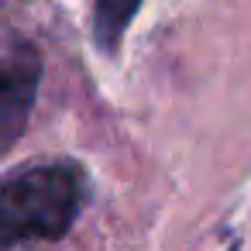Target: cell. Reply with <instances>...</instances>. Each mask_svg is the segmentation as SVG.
Here are the masks:
<instances>
[{"mask_svg": "<svg viewBox=\"0 0 251 251\" xmlns=\"http://www.w3.org/2000/svg\"><path fill=\"white\" fill-rule=\"evenodd\" d=\"M83 172L69 162H42L11 172L0 186V241H59L79 217Z\"/></svg>", "mask_w": 251, "mask_h": 251, "instance_id": "cell-1", "label": "cell"}, {"mask_svg": "<svg viewBox=\"0 0 251 251\" xmlns=\"http://www.w3.org/2000/svg\"><path fill=\"white\" fill-rule=\"evenodd\" d=\"M38 83H42L38 49L11 35L4 45V66H0V151H11L21 131L28 127Z\"/></svg>", "mask_w": 251, "mask_h": 251, "instance_id": "cell-2", "label": "cell"}, {"mask_svg": "<svg viewBox=\"0 0 251 251\" xmlns=\"http://www.w3.org/2000/svg\"><path fill=\"white\" fill-rule=\"evenodd\" d=\"M141 4L145 0H97V7H93V38H97L100 52H117L124 31L131 28Z\"/></svg>", "mask_w": 251, "mask_h": 251, "instance_id": "cell-3", "label": "cell"}, {"mask_svg": "<svg viewBox=\"0 0 251 251\" xmlns=\"http://www.w3.org/2000/svg\"><path fill=\"white\" fill-rule=\"evenodd\" d=\"M230 251H237V248H230Z\"/></svg>", "mask_w": 251, "mask_h": 251, "instance_id": "cell-4", "label": "cell"}]
</instances>
